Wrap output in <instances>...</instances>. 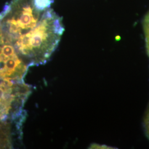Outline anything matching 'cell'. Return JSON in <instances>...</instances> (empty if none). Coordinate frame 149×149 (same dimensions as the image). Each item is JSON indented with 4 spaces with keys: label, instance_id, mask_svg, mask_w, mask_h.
I'll use <instances>...</instances> for the list:
<instances>
[{
    "label": "cell",
    "instance_id": "7a4b0ae2",
    "mask_svg": "<svg viewBox=\"0 0 149 149\" xmlns=\"http://www.w3.org/2000/svg\"><path fill=\"white\" fill-rule=\"evenodd\" d=\"M26 95L21 87L8 80H0V120L12 117L26 101Z\"/></svg>",
    "mask_w": 149,
    "mask_h": 149
},
{
    "label": "cell",
    "instance_id": "3957f363",
    "mask_svg": "<svg viewBox=\"0 0 149 149\" xmlns=\"http://www.w3.org/2000/svg\"><path fill=\"white\" fill-rule=\"evenodd\" d=\"M143 125H144L145 134L146 137L149 140V103L148 107L146 109V111L145 114Z\"/></svg>",
    "mask_w": 149,
    "mask_h": 149
},
{
    "label": "cell",
    "instance_id": "277c9868",
    "mask_svg": "<svg viewBox=\"0 0 149 149\" xmlns=\"http://www.w3.org/2000/svg\"><path fill=\"white\" fill-rule=\"evenodd\" d=\"M90 149H115L114 148L108 146L106 145H101L97 144H92L91 145Z\"/></svg>",
    "mask_w": 149,
    "mask_h": 149
},
{
    "label": "cell",
    "instance_id": "6da1fadb",
    "mask_svg": "<svg viewBox=\"0 0 149 149\" xmlns=\"http://www.w3.org/2000/svg\"><path fill=\"white\" fill-rule=\"evenodd\" d=\"M53 0H11L0 13V33L28 68L46 64L64 33Z\"/></svg>",
    "mask_w": 149,
    "mask_h": 149
}]
</instances>
